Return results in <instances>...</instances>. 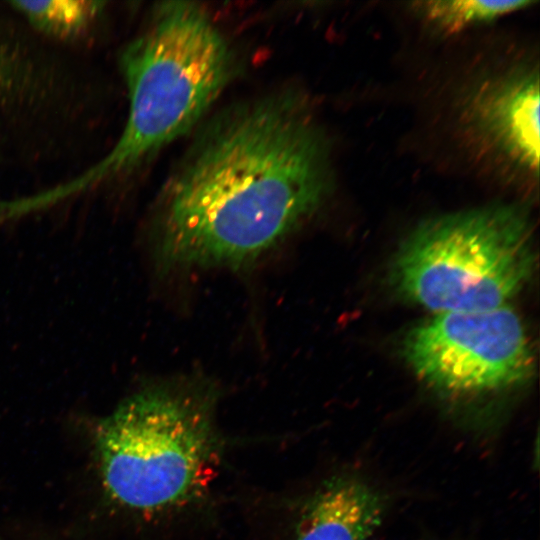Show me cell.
Wrapping results in <instances>:
<instances>
[{"mask_svg":"<svg viewBox=\"0 0 540 540\" xmlns=\"http://www.w3.org/2000/svg\"><path fill=\"white\" fill-rule=\"evenodd\" d=\"M385 510V497L364 478L338 475L307 502L295 540H372Z\"/></svg>","mask_w":540,"mask_h":540,"instance_id":"obj_7","label":"cell"},{"mask_svg":"<svg viewBox=\"0 0 540 540\" xmlns=\"http://www.w3.org/2000/svg\"><path fill=\"white\" fill-rule=\"evenodd\" d=\"M326 137L304 98L278 91L223 112L164 187L158 250L170 267L250 262L331 192Z\"/></svg>","mask_w":540,"mask_h":540,"instance_id":"obj_1","label":"cell"},{"mask_svg":"<svg viewBox=\"0 0 540 540\" xmlns=\"http://www.w3.org/2000/svg\"><path fill=\"white\" fill-rule=\"evenodd\" d=\"M533 1H423L413 4V10L431 28L445 35H453L503 16L523 10Z\"/></svg>","mask_w":540,"mask_h":540,"instance_id":"obj_8","label":"cell"},{"mask_svg":"<svg viewBox=\"0 0 540 540\" xmlns=\"http://www.w3.org/2000/svg\"><path fill=\"white\" fill-rule=\"evenodd\" d=\"M11 5L37 28L59 37L82 32L102 9L100 1H13Z\"/></svg>","mask_w":540,"mask_h":540,"instance_id":"obj_9","label":"cell"},{"mask_svg":"<svg viewBox=\"0 0 540 540\" xmlns=\"http://www.w3.org/2000/svg\"><path fill=\"white\" fill-rule=\"evenodd\" d=\"M103 486L119 504L142 512L187 503L218 465L214 432L203 407L165 389L124 401L95 429Z\"/></svg>","mask_w":540,"mask_h":540,"instance_id":"obj_4","label":"cell"},{"mask_svg":"<svg viewBox=\"0 0 540 540\" xmlns=\"http://www.w3.org/2000/svg\"><path fill=\"white\" fill-rule=\"evenodd\" d=\"M531 235L524 212L507 204L429 219L397 252L391 285L435 313L505 306L532 274Z\"/></svg>","mask_w":540,"mask_h":540,"instance_id":"obj_3","label":"cell"},{"mask_svg":"<svg viewBox=\"0 0 540 540\" xmlns=\"http://www.w3.org/2000/svg\"><path fill=\"white\" fill-rule=\"evenodd\" d=\"M7 76H8L7 64L5 63L4 59L0 55V83L4 82L7 79Z\"/></svg>","mask_w":540,"mask_h":540,"instance_id":"obj_10","label":"cell"},{"mask_svg":"<svg viewBox=\"0 0 540 540\" xmlns=\"http://www.w3.org/2000/svg\"><path fill=\"white\" fill-rule=\"evenodd\" d=\"M403 354L421 381L453 397L510 390L524 384L534 368L526 329L506 305L436 313L406 334Z\"/></svg>","mask_w":540,"mask_h":540,"instance_id":"obj_5","label":"cell"},{"mask_svg":"<svg viewBox=\"0 0 540 540\" xmlns=\"http://www.w3.org/2000/svg\"><path fill=\"white\" fill-rule=\"evenodd\" d=\"M460 117L485 151L535 179L539 174V75L513 65L482 78L464 95Z\"/></svg>","mask_w":540,"mask_h":540,"instance_id":"obj_6","label":"cell"},{"mask_svg":"<svg viewBox=\"0 0 540 540\" xmlns=\"http://www.w3.org/2000/svg\"><path fill=\"white\" fill-rule=\"evenodd\" d=\"M129 94L113 148L82 174L42 194L44 202L85 192L131 170L202 119L236 72L232 49L195 3L165 2L121 60Z\"/></svg>","mask_w":540,"mask_h":540,"instance_id":"obj_2","label":"cell"}]
</instances>
